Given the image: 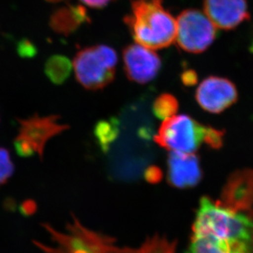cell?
Instances as JSON below:
<instances>
[{"label": "cell", "instance_id": "6da1fadb", "mask_svg": "<svg viewBox=\"0 0 253 253\" xmlns=\"http://www.w3.org/2000/svg\"><path fill=\"white\" fill-rule=\"evenodd\" d=\"M124 22L135 43L153 50L168 48L175 41L176 21L163 0H132L131 12Z\"/></svg>", "mask_w": 253, "mask_h": 253}, {"label": "cell", "instance_id": "7a4b0ae2", "mask_svg": "<svg viewBox=\"0 0 253 253\" xmlns=\"http://www.w3.org/2000/svg\"><path fill=\"white\" fill-rule=\"evenodd\" d=\"M193 234L231 241L253 242V208L235 211L209 197L201 198L192 227Z\"/></svg>", "mask_w": 253, "mask_h": 253}, {"label": "cell", "instance_id": "3957f363", "mask_svg": "<svg viewBox=\"0 0 253 253\" xmlns=\"http://www.w3.org/2000/svg\"><path fill=\"white\" fill-rule=\"evenodd\" d=\"M225 131L202 124L189 115H174L164 120L154 141L169 152L195 153L203 143L212 149H220Z\"/></svg>", "mask_w": 253, "mask_h": 253}, {"label": "cell", "instance_id": "277c9868", "mask_svg": "<svg viewBox=\"0 0 253 253\" xmlns=\"http://www.w3.org/2000/svg\"><path fill=\"white\" fill-rule=\"evenodd\" d=\"M117 53L105 44L87 47L79 51L73 60V69L77 82L85 89H103L114 81Z\"/></svg>", "mask_w": 253, "mask_h": 253}, {"label": "cell", "instance_id": "5b68a950", "mask_svg": "<svg viewBox=\"0 0 253 253\" xmlns=\"http://www.w3.org/2000/svg\"><path fill=\"white\" fill-rule=\"evenodd\" d=\"M59 120L57 115L41 117L38 114L17 120L18 134L13 143L16 153L22 158L37 154L42 159L48 141L69 129V126L61 124Z\"/></svg>", "mask_w": 253, "mask_h": 253}, {"label": "cell", "instance_id": "8992f818", "mask_svg": "<svg viewBox=\"0 0 253 253\" xmlns=\"http://www.w3.org/2000/svg\"><path fill=\"white\" fill-rule=\"evenodd\" d=\"M175 41L187 53L208 50L217 36V28L204 12L194 8L182 11L177 17Z\"/></svg>", "mask_w": 253, "mask_h": 253}, {"label": "cell", "instance_id": "52a82bcc", "mask_svg": "<svg viewBox=\"0 0 253 253\" xmlns=\"http://www.w3.org/2000/svg\"><path fill=\"white\" fill-rule=\"evenodd\" d=\"M195 98L203 110L219 114L236 103L239 93L236 85L230 80L211 76L201 82Z\"/></svg>", "mask_w": 253, "mask_h": 253}, {"label": "cell", "instance_id": "ba28073f", "mask_svg": "<svg viewBox=\"0 0 253 253\" xmlns=\"http://www.w3.org/2000/svg\"><path fill=\"white\" fill-rule=\"evenodd\" d=\"M122 55L125 72L130 82L148 84L160 72L163 62L153 49L134 43L126 46Z\"/></svg>", "mask_w": 253, "mask_h": 253}, {"label": "cell", "instance_id": "9c48e42d", "mask_svg": "<svg viewBox=\"0 0 253 253\" xmlns=\"http://www.w3.org/2000/svg\"><path fill=\"white\" fill-rule=\"evenodd\" d=\"M203 9L216 28L231 31L250 18L247 0H204Z\"/></svg>", "mask_w": 253, "mask_h": 253}, {"label": "cell", "instance_id": "30bf717a", "mask_svg": "<svg viewBox=\"0 0 253 253\" xmlns=\"http://www.w3.org/2000/svg\"><path fill=\"white\" fill-rule=\"evenodd\" d=\"M203 178L200 160L195 153L169 152L168 158V181L176 189H191Z\"/></svg>", "mask_w": 253, "mask_h": 253}, {"label": "cell", "instance_id": "8fae6325", "mask_svg": "<svg viewBox=\"0 0 253 253\" xmlns=\"http://www.w3.org/2000/svg\"><path fill=\"white\" fill-rule=\"evenodd\" d=\"M217 201L221 205L233 210L253 209V169H239L230 174Z\"/></svg>", "mask_w": 253, "mask_h": 253}, {"label": "cell", "instance_id": "7c38bea8", "mask_svg": "<svg viewBox=\"0 0 253 253\" xmlns=\"http://www.w3.org/2000/svg\"><path fill=\"white\" fill-rule=\"evenodd\" d=\"M185 253H253V243L192 234Z\"/></svg>", "mask_w": 253, "mask_h": 253}, {"label": "cell", "instance_id": "4fadbf2b", "mask_svg": "<svg viewBox=\"0 0 253 253\" xmlns=\"http://www.w3.org/2000/svg\"><path fill=\"white\" fill-rule=\"evenodd\" d=\"M90 22V17L85 7L82 5L68 4L59 7L51 15L49 26L56 33L68 36L82 27Z\"/></svg>", "mask_w": 253, "mask_h": 253}, {"label": "cell", "instance_id": "5bb4252c", "mask_svg": "<svg viewBox=\"0 0 253 253\" xmlns=\"http://www.w3.org/2000/svg\"><path fill=\"white\" fill-rule=\"evenodd\" d=\"M121 133L119 120L111 117L97 122L93 129V134L98 145L103 153L110 152L111 148L117 143Z\"/></svg>", "mask_w": 253, "mask_h": 253}, {"label": "cell", "instance_id": "9a60e30c", "mask_svg": "<svg viewBox=\"0 0 253 253\" xmlns=\"http://www.w3.org/2000/svg\"><path fill=\"white\" fill-rule=\"evenodd\" d=\"M73 65L67 57L53 55L49 57L44 66V73L53 84H62L69 78Z\"/></svg>", "mask_w": 253, "mask_h": 253}, {"label": "cell", "instance_id": "2e32d148", "mask_svg": "<svg viewBox=\"0 0 253 253\" xmlns=\"http://www.w3.org/2000/svg\"><path fill=\"white\" fill-rule=\"evenodd\" d=\"M179 110V102L170 93H163L156 98L153 103V113L158 119H168L176 115Z\"/></svg>", "mask_w": 253, "mask_h": 253}, {"label": "cell", "instance_id": "e0dca14e", "mask_svg": "<svg viewBox=\"0 0 253 253\" xmlns=\"http://www.w3.org/2000/svg\"><path fill=\"white\" fill-rule=\"evenodd\" d=\"M15 171L14 163L7 148L0 147V186L6 184Z\"/></svg>", "mask_w": 253, "mask_h": 253}, {"label": "cell", "instance_id": "ac0fdd59", "mask_svg": "<svg viewBox=\"0 0 253 253\" xmlns=\"http://www.w3.org/2000/svg\"><path fill=\"white\" fill-rule=\"evenodd\" d=\"M17 52L21 57H32L37 53L36 46L28 40H22L17 46Z\"/></svg>", "mask_w": 253, "mask_h": 253}, {"label": "cell", "instance_id": "d6986e66", "mask_svg": "<svg viewBox=\"0 0 253 253\" xmlns=\"http://www.w3.org/2000/svg\"><path fill=\"white\" fill-rule=\"evenodd\" d=\"M143 176H144L146 181L148 183L157 184L163 179V171L160 168L156 166H150L149 168L146 169Z\"/></svg>", "mask_w": 253, "mask_h": 253}, {"label": "cell", "instance_id": "ffe728a7", "mask_svg": "<svg viewBox=\"0 0 253 253\" xmlns=\"http://www.w3.org/2000/svg\"><path fill=\"white\" fill-rule=\"evenodd\" d=\"M182 83L187 87L196 85L198 82V76L196 71L193 69L185 70L180 76Z\"/></svg>", "mask_w": 253, "mask_h": 253}, {"label": "cell", "instance_id": "44dd1931", "mask_svg": "<svg viewBox=\"0 0 253 253\" xmlns=\"http://www.w3.org/2000/svg\"><path fill=\"white\" fill-rule=\"evenodd\" d=\"M20 212L24 216H31L36 213L37 210V204L33 200L25 201L22 205L20 206Z\"/></svg>", "mask_w": 253, "mask_h": 253}, {"label": "cell", "instance_id": "7402d4cb", "mask_svg": "<svg viewBox=\"0 0 253 253\" xmlns=\"http://www.w3.org/2000/svg\"><path fill=\"white\" fill-rule=\"evenodd\" d=\"M84 4L93 8H101L109 4L115 0H81Z\"/></svg>", "mask_w": 253, "mask_h": 253}, {"label": "cell", "instance_id": "603a6c76", "mask_svg": "<svg viewBox=\"0 0 253 253\" xmlns=\"http://www.w3.org/2000/svg\"><path fill=\"white\" fill-rule=\"evenodd\" d=\"M249 49L253 53V29L252 31L251 38H250V45H249Z\"/></svg>", "mask_w": 253, "mask_h": 253}, {"label": "cell", "instance_id": "cb8c5ba5", "mask_svg": "<svg viewBox=\"0 0 253 253\" xmlns=\"http://www.w3.org/2000/svg\"><path fill=\"white\" fill-rule=\"evenodd\" d=\"M45 1H47V2H61L62 0H45Z\"/></svg>", "mask_w": 253, "mask_h": 253}]
</instances>
